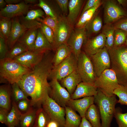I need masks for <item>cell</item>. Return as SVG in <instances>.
Segmentation results:
<instances>
[{"label": "cell", "mask_w": 127, "mask_h": 127, "mask_svg": "<svg viewBox=\"0 0 127 127\" xmlns=\"http://www.w3.org/2000/svg\"><path fill=\"white\" fill-rule=\"evenodd\" d=\"M50 52L45 53L40 62L24 75L17 83L28 96L31 97L32 107H40L51 90L48 79L53 66V55Z\"/></svg>", "instance_id": "cell-1"}, {"label": "cell", "mask_w": 127, "mask_h": 127, "mask_svg": "<svg viewBox=\"0 0 127 127\" xmlns=\"http://www.w3.org/2000/svg\"><path fill=\"white\" fill-rule=\"evenodd\" d=\"M108 51L111 68L115 73L119 84L127 86V45L114 46Z\"/></svg>", "instance_id": "cell-2"}, {"label": "cell", "mask_w": 127, "mask_h": 127, "mask_svg": "<svg viewBox=\"0 0 127 127\" xmlns=\"http://www.w3.org/2000/svg\"><path fill=\"white\" fill-rule=\"evenodd\" d=\"M32 69L8 58L0 59V83L12 84L18 83L23 76Z\"/></svg>", "instance_id": "cell-3"}, {"label": "cell", "mask_w": 127, "mask_h": 127, "mask_svg": "<svg viewBox=\"0 0 127 127\" xmlns=\"http://www.w3.org/2000/svg\"><path fill=\"white\" fill-rule=\"evenodd\" d=\"M116 96L115 95L112 96H107L98 89L97 94L94 96V103L98 107L100 113L101 127H111L114 117L115 106L118 103Z\"/></svg>", "instance_id": "cell-4"}, {"label": "cell", "mask_w": 127, "mask_h": 127, "mask_svg": "<svg viewBox=\"0 0 127 127\" xmlns=\"http://www.w3.org/2000/svg\"><path fill=\"white\" fill-rule=\"evenodd\" d=\"M94 84L98 89L108 96L114 95V91L119 85L115 73L111 68L105 70L97 77Z\"/></svg>", "instance_id": "cell-5"}, {"label": "cell", "mask_w": 127, "mask_h": 127, "mask_svg": "<svg viewBox=\"0 0 127 127\" xmlns=\"http://www.w3.org/2000/svg\"><path fill=\"white\" fill-rule=\"evenodd\" d=\"M76 71L82 82L94 84L97 76L89 56L83 51L78 58Z\"/></svg>", "instance_id": "cell-6"}, {"label": "cell", "mask_w": 127, "mask_h": 127, "mask_svg": "<svg viewBox=\"0 0 127 127\" xmlns=\"http://www.w3.org/2000/svg\"><path fill=\"white\" fill-rule=\"evenodd\" d=\"M77 60L72 53L57 65L53 66L49 78L60 81L76 70Z\"/></svg>", "instance_id": "cell-7"}, {"label": "cell", "mask_w": 127, "mask_h": 127, "mask_svg": "<svg viewBox=\"0 0 127 127\" xmlns=\"http://www.w3.org/2000/svg\"><path fill=\"white\" fill-rule=\"evenodd\" d=\"M74 27L68 21L66 17L60 16L58 20V25L55 34V38L52 44V50L55 51L60 45L67 44Z\"/></svg>", "instance_id": "cell-8"}, {"label": "cell", "mask_w": 127, "mask_h": 127, "mask_svg": "<svg viewBox=\"0 0 127 127\" xmlns=\"http://www.w3.org/2000/svg\"><path fill=\"white\" fill-rule=\"evenodd\" d=\"M42 108L50 119L57 122L64 127L65 119V107L60 106L48 95L42 104Z\"/></svg>", "instance_id": "cell-9"}, {"label": "cell", "mask_w": 127, "mask_h": 127, "mask_svg": "<svg viewBox=\"0 0 127 127\" xmlns=\"http://www.w3.org/2000/svg\"><path fill=\"white\" fill-rule=\"evenodd\" d=\"M89 57L97 77L105 70L111 68L110 56L108 50L105 46Z\"/></svg>", "instance_id": "cell-10"}, {"label": "cell", "mask_w": 127, "mask_h": 127, "mask_svg": "<svg viewBox=\"0 0 127 127\" xmlns=\"http://www.w3.org/2000/svg\"><path fill=\"white\" fill-rule=\"evenodd\" d=\"M49 83L51 87L49 96L60 106L65 107L71 99V95L57 80L52 79Z\"/></svg>", "instance_id": "cell-11"}, {"label": "cell", "mask_w": 127, "mask_h": 127, "mask_svg": "<svg viewBox=\"0 0 127 127\" xmlns=\"http://www.w3.org/2000/svg\"><path fill=\"white\" fill-rule=\"evenodd\" d=\"M86 36L85 28H74L67 42V44L71 48L72 53L77 60L86 40Z\"/></svg>", "instance_id": "cell-12"}, {"label": "cell", "mask_w": 127, "mask_h": 127, "mask_svg": "<svg viewBox=\"0 0 127 127\" xmlns=\"http://www.w3.org/2000/svg\"><path fill=\"white\" fill-rule=\"evenodd\" d=\"M104 20L107 24L127 17V13L113 1H107L104 7Z\"/></svg>", "instance_id": "cell-13"}, {"label": "cell", "mask_w": 127, "mask_h": 127, "mask_svg": "<svg viewBox=\"0 0 127 127\" xmlns=\"http://www.w3.org/2000/svg\"><path fill=\"white\" fill-rule=\"evenodd\" d=\"M30 7L24 1L16 4H8L4 8L0 9V17L12 19L24 16L29 10Z\"/></svg>", "instance_id": "cell-14"}, {"label": "cell", "mask_w": 127, "mask_h": 127, "mask_svg": "<svg viewBox=\"0 0 127 127\" xmlns=\"http://www.w3.org/2000/svg\"><path fill=\"white\" fill-rule=\"evenodd\" d=\"M44 12L40 9L29 10L25 16L19 17L20 23L27 29L36 27L40 28L41 23L38 21L40 18H44Z\"/></svg>", "instance_id": "cell-15"}, {"label": "cell", "mask_w": 127, "mask_h": 127, "mask_svg": "<svg viewBox=\"0 0 127 127\" xmlns=\"http://www.w3.org/2000/svg\"><path fill=\"white\" fill-rule=\"evenodd\" d=\"M44 54L28 51L13 59L23 66L32 69L41 60Z\"/></svg>", "instance_id": "cell-16"}, {"label": "cell", "mask_w": 127, "mask_h": 127, "mask_svg": "<svg viewBox=\"0 0 127 127\" xmlns=\"http://www.w3.org/2000/svg\"><path fill=\"white\" fill-rule=\"evenodd\" d=\"M106 41L105 36L102 33L86 40L83 45V51L89 56L93 55L105 46Z\"/></svg>", "instance_id": "cell-17"}, {"label": "cell", "mask_w": 127, "mask_h": 127, "mask_svg": "<svg viewBox=\"0 0 127 127\" xmlns=\"http://www.w3.org/2000/svg\"><path fill=\"white\" fill-rule=\"evenodd\" d=\"M94 103V96H91L78 99H71L67 106L78 112L82 118L85 117L89 108Z\"/></svg>", "instance_id": "cell-18"}, {"label": "cell", "mask_w": 127, "mask_h": 127, "mask_svg": "<svg viewBox=\"0 0 127 127\" xmlns=\"http://www.w3.org/2000/svg\"><path fill=\"white\" fill-rule=\"evenodd\" d=\"M11 29L7 43L9 50L17 42L24 33L27 29L20 22L18 17L12 19Z\"/></svg>", "instance_id": "cell-19"}, {"label": "cell", "mask_w": 127, "mask_h": 127, "mask_svg": "<svg viewBox=\"0 0 127 127\" xmlns=\"http://www.w3.org/2000/svg\"><path fill=\"white\" fill-rule=\"evenodd\" d=\"M97 91L94 84L82 81L78 84L71 95V99H76L94 96L97 94Z\"/></svg>", "instance_id": "cell-20"}, {"label": "cell", "mask_w": 127, "mask_h": 127, "mask_svg": "<svg viewBox=\"0 0 127 127\" xmlns=\"http://www.w3.org/2000/svg\"><path fill=\"white\" fill-rule=\"evenodd\" d=\"M39 28L36 27L27 29L17 42L24 46L29 51H32Z\"/></svg>", "instance_id": "cell-21"}, {"label": "cell", "mask_w": 127, "mask_h": 127, "mask_svg": "<svg viewBox=\"0 0 127 127\" xmlns=\"http://www.w3.org/2000/svg\"><path fill=\"white\" fill-rule=\"evenodd\" d=\"M83 2L84 0H70L69 1L68 13L66 17L73 27L77 21Z\"/></svg>", "instance_id": "cell-22"}, {"label": "cell", "mask_w": 127, "mask_h": 127, "mask_svg": "<svg viewBox=\"0 0 127 127\" xmlns=\"http://www.w3.org/2000/svg\"><path fill=\"white\" fill-rule=\"evenodd\" d=\"M60 81L61 84L67 90L71 95L78 84L82 81L76 70L62 79Z\"/></svg>", "instance_id": "cell-23"}, {"label": "cell", "mask_w": 127, "mask_h": 127, "mask_svg": "<svg viewBox=\"0 0 127 127\" xmlns=\"http://www.w3.org/2000/svg\"><path fill=\"white\" fill-rule=\"evenodd\" d=\"M52 50V46L39 28L33 52L37 53H45Z\"/></svg>", "instance_id": "cell-24"}, {"label": "cell", "mask_w": 127, "mask_h": 127, "mask_svg": "<svg viewBox=\"0 0 127 127\" xmlns=\"http://www.w3.org/2000/svg\"><path fill=\"white\" fill-rule=\"evenodd\" d=\"M10 84L1 85L0 87V108L9 111L11 108V86Z\"/></svg>", "instance_id": "cell-25"}, {"label": "cell", "mask_w": 127, "mask_h": 127, "mask_svg": "<svg viewBox=\"0 0 127 127\" xmlns=\"http://www.w3.org/2000/svg\"><path fill=\"white\" fill-rule=\"evenodd\" d=\"M65 119L64 127H79L82 118L76 111L69 107H65Z\"/></svg>", "instance_id": "cell-26"}, {"label": "cell", "mask_w": 127, "mask_h": 127, "mask_svg": "<svg viewBox=\"0 0 127 127\" xmlns=\"http://www.w3.org/2000/svg\"><path fill=\"white\" fill-rule=\"evenodd\" d=\"M55 52L52 59L53 66L59 64L72 53L71 49L67 44L60 45L57 48Z\"/></svg>", "instance_id": "cell-27"}, {"label": "cell", "mask_w": 127, "mask_h": 127, "mask_svg": "<svg viewBox=\"0 0 127 127\" xmlns=\"http://www.w3.org/2000/svg\"><path fill=\"white\" fill-rule=\"evenodd\" d=\"M22 114L17 107L16 103L13 100L5 125L8 127H16L19 125Z\"/></svg>", "instance_id": "cell-28"}, {"label": "cell", "mask_w": 127, "mask_h": 127, "mask_svg": "<svg viewBox=\"0 0 127 127\" xmlns=\"http://www.w3.org/2000/svg\"><path fill=\"white\" fill-rule=\"evenodd\" d=\"M100 4H99L90 8L81 15L75 25V28H85L94 18L97 10Z\"/></svg>", "instance_id": "cell-29"}, {"label": "cell", "mask_w": 127, "mask_h": 127, "mask_svg": "<svg viewBox=\"0 0 127 127\" xmlns=\"http://www.w3.org/2000/svg\"><path fill=\"white\" fill-rule=\"evenodd\" d=\"M85 117L92 127H101L100 113L95 104H94L90 107L86 113Z\"/></svg>", "instance_id": "cell-30"}, {"label": "cell", "mask_w": 127, "mask_h": 127, "mask_svg": "<svg viewBox=\"0 0 127 127\" xmlns=\"http://www.w3.org/2000/svg\"><path fill=\"white\" fill-rule=\"evenodd\" d=\"M37 110L33 107L27 112L22 114L20 127H34Z\"/></svg>", "instance_id": "cell-31"}, {"label": "cell", "mask_w": 127, "mask_h": 127, "mask_svg": "<svg viewBox=\"0 0 127 127\" xmlns=\"http://www.w3.org/2000/svg\"><path fill=\"white\" fill-rule=\"evenodd\" d=\"M50 119L42 108L37 109L34 127H46Z\"/></svg>", "instance_id": "cell-32"}, {"label": "cell", "mask_w": 127, "mask_h": 127, "mask_svg": "<svg viewBox=\"0 0 127 127\" xmlns=\"http://www.w3.org/2000/svg\"><path fill=\"white\" fill-rule=\"evenodd\" d=\"M35 6L42 8L47 16L58 20L60 16L58 15L54 7L48 1L39 0L38 3L36 4Z\"/></svg>", "instance_id": "cell-33"}, {"label": "cell", "mask_w": 127, "mask_h": 127, "mask_svg": "<svg viewBox=\"0 0 127 127\" xmlns=\"http://www.w3.org/2000/svg\"><path fill=\"white\" fill-rule=\"evenodd\" d=\"M115 29L109 24H107L103 29L102 33L105 36L106 41L105 47L108 50L114 47V34Z\"/></svg>", "instance_id": "cell-34"}, {"label": "cell", "mask_w": 127, "mask_h": 127, "mask_svg": "<svg viewBox=\"0 0 127 127\" xmlns=\"http://www.w3.org/2000/svg\"><path fill=\"white\" fill-rule=\"evenodd\" d=\"M12 23V19L0 17V35L6 40L11 30Z\"/></svg>", "instance_id": "cell-35"}, {"label": "cell", "mask_w": 127, "mask_h": 127, "mask_svg": "<svg viewBox=\"0 0 127 127\" xmlns=\"http://www.w3.org/2000/svg\"><path fill=\"white\" fill-rule=\"evenodd\" d=\"M11 85L13 100L17 103L21 100L28 99V96L20 88L17 83H14Z\"/></svg>", "instance_id": "cell-36"}, {"label": "cell", "mask_w": 127, "mask_h": 127, "mask_svg": "<svg viewBox=\"0 0 127 127\" xmlns=\"http://www.w3.org/2000/svg\"><path fill=\"white\" fill-rule=\"evenodd\" d=\"M28 51L25 47L17 42L9 50L6 57L13 59Z\"/></svg>", "instance_id": "cell-37"}, {"label": "cell", "mask_w": 127, "mask_h": 127, "mask_svg": "<svg viewBox=\"0 0 127 127\" xmlns=\"http://www.w3.org/2000/svg\"><path fill=\"white\" fill-rule=\"evenodd\" d=\"M113 94L119 98L118 103L127 105V86L119 85L114 91Z\"/></svg>", "instance_id": "cell-38"}, {"label": "cell", "mask_w": 127, "mask_h": 127, "mask_svg": "<svg viewBox=\"0 0 127 127\" xmlns=\"http://www.w3.org/2000/svg\"><path fill=\"white\" fill-rule=\"evenodd\" d=\"M102 25V21L101 18L97 16L94 17L85 28L90 33H96L100 30Z\"/></svg>", "instance_id": "cell-39"}, {"label": "cell", "mask_w": 127, "mask_h": 127, "mask_svg": "<svg viewBox=\"0 0 127 127\" xmlns=\"http://www.w3.org/2000/svg\"><path fill=\"white\" fill-rule=\"evenodd\" d=\"M114 117L118 127H127V112L123 113L120 108H115Z\"/></svg>", "instance_id": "cell-40"}, {"label": "cell", "mask_w": 127, "mask_h": 127, "mask_svg": "<svg viewBox=\"0 0 127 127\" xmlns=\"http://www.w3.org/2000/svg\"><path fill=\"white\" fill-rule=\"evenodd\" d=\"M127 35V32L121 29H115L114 34V46L118 47L125 44Z\"/></svg>", "instance_id": "cell-41"}, {"label": "cell", "mask_w": 127, "mask_h": 127, "mask_svg": "<svg viewBox=\"0 0 127 127\" xmlns=\"http://www.w3.org/2000/svg\"><path fill=\"white\" fill-rule=\"evenodd\" d=\"M40 28L45 37L52 45L55 38V34L53 30L48 26L42 23L40 25Z\"/></svg>", "instance_id": "cell-42"}, {"label": "cell", "mask_w": 127, "mask_h": 127, "mask_svg": "<svg viewBox=\"0 0 127 127\" xmlns=\"http://www.w3.org/2000/svg\"><path fill=\"white\" fill-rule=\"evenodd\" d=\"M38 21L41 23L45 24L50 27L53 30L55 34L57 28L58 20L47 16L43 18L39 19Z\"/></svg>", "instance_id": "cell-43"}, {"label": "cell", "mask_w": 127, "mask_h": 127, "mask_svg": "<svg viewBox=\"0 0 127 127\" xmlns=\"http://www.w3.org/2000/svg\"><path fill=\"white\" fill-rule=\"evenodd\" d=\"M16 103L18 109L22 113V112H23V113L26 112L33 107L31 100L28 99L21 100Z\"/></svg>", "instance_id": "cell-44"}, {"label": "cell", "mask_w": 127, "mask_h": 127, "mask_svg": "<svg viewBox=\"0 0 127 127\" xmlns=\"http://www.w3.org/2000/svg\"><path fill=\"white\" fill-rule=\"evenodd\" d=\"M9 50L6 39L0 35V59L6 58Z\"/></svg>", "instance_id": "cell-45"}, {"label": "cell", "mask_w": 127, "mask_h": 127, "mask_svg": "<svg viewBox=\"0 0 127 127\" xmlns=\"http://www.w3.org/2000/svg\"><path fill=\"white\" fill-rule=\"evenodd\" d=\"M56 2L61 10L64 14H67L68 11L69 1L68 0H56Z\"/></svg>", "instance_id": "cell-46"}, {"label": "cell", "mask_w": 127, "mask_h": 127, "mask_svg": "<svg viewBox=\"0 0 127 127\" xmlns=\"http://www.w3.org/2000/svg\"><path fill=\"white\" fill-rule=\"evenodd\" d=\"M101 4V1L100 0H88L82 11L81 15L82 14L85 12L90 8Z\"/></svg>", "instance_id": "cell-47"}, {"label": "cell", "mask_w": 127, "mask_h": 127, "mask_svg": "<svg viewBox=\"0 0 127 127\" xmlns=\"http://www.w3.org/2000/svg\"><path fill=\"white\" fill-rule=\"evenodd\" d=\"M115 29H120L127 32V18L122 19L114 26Z\"/></svg>", "instance_id": "cell-48"}, {"label": "cell", "mask_w": 127, "mask_h": 127, "mask_svg": "<svg viewBox=\"0 0 127 127\" xmlns=\"http://www.w3.org/2000/svg\"><path fill=\"white\" fill-rule=\"evenodd\" d=\"M9 111L5 109L0 108V122L1 123L6 124Z\"/></svg>", "instance_id": "cell-49"}, {"label": "cell", "mask_w": 127, "mask_h": 127, "mask_svg": "<svg viewBox=\"0 0 127 127\" xmlns=\"http://www.w3.org/2000/svg\"><path fill=\"white\" fill-rule=\"evenodd\" d=\"M79 127H92L90 122L85 117L82 118L81 123Z\"/></svg>", "instance_id": "cell-50"}, {"label": "cell", "mask_w": 127, "mask_h": 127, "mask_svg": "<svg viewBox=\"0 0 127 127\" xmlns=\"http://www.w3.org/2000/svg\"><path fill=\"white\" fill-rule=\"evenodd\" d=\"M46 127H61L56 121L51 119L48 122Z\"/></svg>", "instance_id": "cell-51"}, {"label": "cell", "mask_w": 127, "mask_h": 127, "mask_svg": "<svg viewBox=\"0 0 127 127\" xmlns=\"http://www.w3.org/2000/svg\"><path fill=\"white\" fill-rule=\"evenodd\" d=\"M8 4H18L22 1L21 0H5Z\"/></svg>", "instance_id": "cell-52"}, {"label": "cell", "mask_w": 127, "mask_h": 127, "mask_svg": "<svg viewBox=\"0 0 127 127\" xmlns=\"http://www.w3.org/2000/svg\"><path fill=\"white\" fill-rule=\"evenodd\" d=\"M7 3L5 0H0V9L4 8L7 5Z\"/></svg>", "instance_id": "cell-53"}, {"label": "cell", "mask_w": 127, "mask_h": 127, "mask_svg": "<svg viewBox=\"0 0 127 127\" xmlns=\"http://www.w3.org/2000/svg\"><path fill=\"white\" fill-rule=\"evenodd\" d=\"M24 1L25 3L27 4H35L36 3L37 1L36 0H24Z\"/></svg>", "instance_id": "cell-54"}, {"label": "cell", "mask_w": 127, "mask_h": 127, "mask_svg": "<svg viewBox=\"0 0 127 127\" xmlns=\"http://www.w3.org/2000/svg\"><path fill=\"white\" fill-rule=\"evenodd\" d=\"M125 44L127 45V35L126 39V40Z\"/></svg>", "instance_id": "cell-55"}]
</instances>
